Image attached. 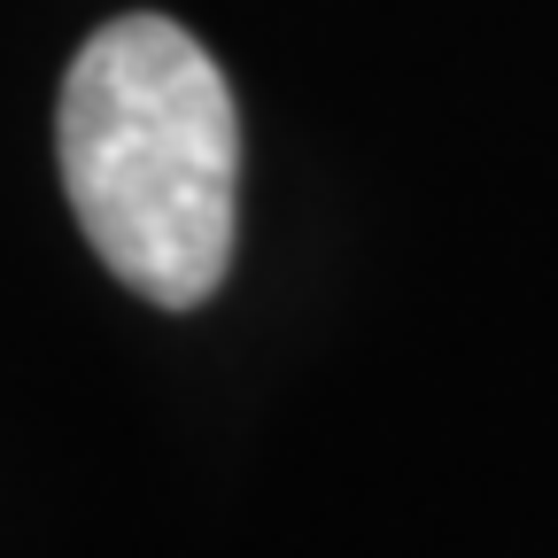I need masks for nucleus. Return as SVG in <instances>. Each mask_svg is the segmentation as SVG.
Here are the masks:
<instances>
[{
  "label": "nucleus",
  "instance_id": "nucleus-1",
  "mask_svg": "<svg viewBox=\"0 0 558 558\" xmlns=\"http://www.w3.org/2000/svg\"><path fill=\"white\" fill-rule=\"evenodd\" d=\"M62 186L132 295L194 311L233 264L241 117L209 47L171 16L101 24L62 78Z\"/></svg>",
  "mask_w": 558,
  "mask_h": 558
}]
</instances>
